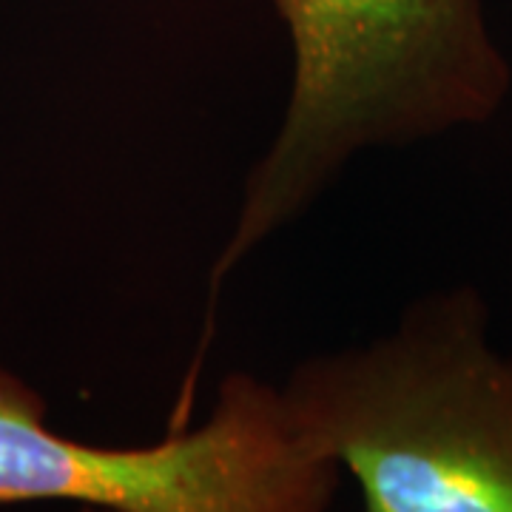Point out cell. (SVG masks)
Listing matches in <instances>:
<instances>
[{
  "instance_id": "6da1fadb",
  "label": "cell",
  "mask_w": 512,
  "mask_h": 512,
  "mask_svg": "<svg viewBox=\"0 0 512 512\" xmlns=\"http://www.w3.org/2000/svg\"><path fill=\"white\" fill-rule=\"evenodd\" d=\"M271 3L291 40V92L245 177L211 288L305 217L359 154L484 126L512 92L481 0Z\"/></svg>"
},
{
  "instance_id": "7a4b0ae2",
  "label": "cell",
  "mask_w": 512,
  "mask_h": 512,
  "mask_svg": "<svg viewBox=\"0 0 512 512\" xmlns=\"http://www.w3.org/2000/svg\"><path fill=\"white\" fill-rule=\"evenodd\" d=\"M279 393L367 512H512V353L476 288L424 293L387 333L293 365Z\"/></svg>"
},
{
  "instance_id": "3957f363",
  "label": "cell",
  "mask_w": 512,
  "mask_h": 512,
  "mask_svg": "<svg viewBox=\"0 0 512 512\" xmlns=\"http://www.w3.org/2000/svg\"><path fill=\"white\" fill-rule=\"evenodd\" d=\"M43 396L0 367V504L109 512H322L342 470L296 439L279 384L234 370L208 416L151 444H89L49 427Z\"/></svg>"
}]
</instances>
